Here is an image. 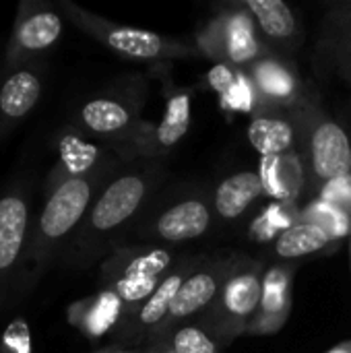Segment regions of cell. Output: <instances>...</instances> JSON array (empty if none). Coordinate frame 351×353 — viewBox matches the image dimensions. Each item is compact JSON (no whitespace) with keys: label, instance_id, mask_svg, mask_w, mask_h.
I'll return each instance as SVG.
<instances>
[{"label":"cell","instance_id":"14","mask_svg":"<svg viewBox=\"0 0 351 353\" xmlns=\"http://www.w3.org/2000/svg\"><path fill=\"white\" fill-rule=\"evenodd\" d=\"M178 263L180 261L172 248L151 244H122L101 261L99 283L101 288H112L126 281L163 279Z\"/></svg>","mask_w":351,"mask_h":353},{"label":"cell","instance_id":"15","mask_svg":"<svg viewBox=\"0 0 351 353\" xmlns=\"http://www.w3.org/2000/svg\"><path fill=\"white\" fill-rule=\"evenodd\" d=\"M197 259L186 256L182 259L157 285V290L151 294V298L130 316L124 319V323L120 325V329L116 331L118 337H122L128 343H141L147 339L163 325V321L168 319L170 306L174 302V298L178 296L182 283L186 281V277L192 273V269L197 267Z\"/></svg>","mask_w":351,"mask_h":353},{"label":"cell","instance_id":"10","mask_svg":"<svg viewBox=\"0 0 351 353\" xmlns=\"http://www.w3.org/2000/svg\"><path fill=\"white\" fill-rule=\"evenodd\" d=\"M31 223V194L19 182L0 196V310L21 275Z\"/></svg>","mask_w":351,"mask_h":353},{"label":"cell","instance_id":"2","mask_svg":"<svg viewBox=\"0 0 351 353\" xmlns=\"http://www.w3.org/2000/svg\"><path fill=\"white\" fill-rule=\"evenodd\" d=\"M122 165L124 161L120 157L112 159L99 170L81 178H72L58 186L52 194L43 196L41 211L33 217L31 223L27 252L14 285V294L29 292L41 279L48 267L64 254L81 230L95 199Z\"/></svg>","mask_w":351,"mask_h":353},{"label":"cell","instance_id":"18","mask_svg":"<svg viewBox=\"0 0 351 353\" xmlns=\"http://www.w3.org/2000/svg\"><path fill=\"white\" fill-rule=\"evenodd\" d=\"M244 70L259 93V112L265 110V101L269 108L283 105L292 110L304 99L300 93V77L296 68L279 56L269 54Z\"/></svg>","mask_w":351,"mask_h":353},{"label":"cell","instance_id":"16","mask_svg":"<svg viewBox=\"0 0 351 353\" xmlns=\"http://www.w3.org/2000/svg\"><path fill=\"white\" fill-rule=\"evenodd\" d=\"M296 263H279L265 271L263 298L259 312L248 329V335H275L283 329L292 312V288H294Z\"/></svg>","mask_w":351,"mask_h":353},{"label":"cell","instance_id":"29","mask_svg":"<svg viewBox=\"0 0 351 353\" xmlns=\"http://www.w3.org/2000/svg\"><path fill=\"white\" fill-rule=\"evenodd\" d=\"M319 199H323V201L335 205L337 209H341L345 215H350L351 217V174L350 176H343V178H337V180L329 182V184L321 190Z\"/></svg>","mask_w":351,"mask_h":353},{"label":"cell","instance_id":"27","mask_svg":"<svg viewBox=\"0 0 351 353\" xmlns=\"http://www.w3.org/2000/svg\"><path fill=\"white\" fill-rule=\"evenodd\" d=\"M197 48L203 56L217 60V64H228L225 54V19L223 12H217L209 21L199 27L197 33Z\"/></svg>","mask_w":351,"mask_h":353},{"label":"cell","instance_id":"21","mask_svg":"<svg viewBox=\"0 0 351 353\" xmlns=\"http://www.w3.org/2000/svg\"><path fill=\"white\" fill-rule=\"evenodd\" d=\"M223 12L225 19V54H228V64L246 68L252 62L269 56L271 52L263 43L261 35L257 33L254 19L250 12L244 8L242 2L228 6Z\"/></svg>","mask_w":351,"mask_h":353},{"label":"cell","instance_id":"1","mask_svg":"<svg viewBox=\"0 0 351 353\" xmlns=\"http://www.w3.org/2000/svg\"><path fill=\"white\" fill-rule=\"evenodd\" d=\"M166 178L168 170L159 159L124 163L95 199L81 230L62 254L64 263L83 269L122 246L145 207L163 188Z\"/></svg>","mask_w":351,"mask_h":353},{"label":"cell","instance_id":"26","mask_svg":"<svg viewBox=\"0 0 351 353\" xmlns=\"http://www.w3.org/2000/svg\"><path fill=\"white\" fill-rule=\"evenodd\" d=\"M168 339L176 353H219L221 350V343L203 325H178Z\"/></svg>","mask_w":351,"mask_h":353},{"label":"cell","instance_id":"20","mask_svg":"<svg viewBox=\"0 0 351 353\" xmlns=\"http://www.w3.org/2000/svg\"><path fill=\"white\" fill-rule=\"evenodd\" d=\"M319 58L335 77L351 85V2H339L325 12Z\"/></svg>","mask_w":351,"mask_h":353},{"label":"cell","instance_id":"22","mask_svg":"<svg viewBox=\"0 0 351 353\" xmlns=\"http://www.w3.org/2000/svg\"><path fill=\"white\" fill-rule=\"evenodd\" d=\"M265 194L263 178L254 170H242L223 178L213 190V211L215 217L223 221H234L242 217L250 205H254Z\"/></svg>","mask_w":351,"mask_h":353},{"label":"cell","instance_id":"25","mask_svg":"<svg viewBox=\"0 0 351 353\" xmlns=\"http://www.w3.org/2000/svg\"><path fill=\"white\" fill-rule=\"evenodd\" d=\"M300 221H308V223H317L323 230H327L331 234L333 240L345 238L351 234V217L345 215L341 209H337L335 205L323 201V199H314L308 201L302 209H300Z\"/></svg>","mask_w":351,"mask_h":353},{"label":"cell","instance_id":"7","mask_svg":"<svg viewBox=\"0 0 351 353\" xmlns=\"http://www.w3.org/2000/svg\"><path fill=\"white\" fill-rule=\"evenodd\" d=\"M145 103V79L139 74H128L81 101L70 124L99 143L114 145L141 124Z\"/></svg>","mask_w":351,"mask_h":353},{"label":"cell","instance_id":"33","mask_svg":"<svg viewBox=\"0 0 351 353\" xmlns=\"http://www.w3.org/2000/svg\"><path fill=\"white\" fill-rule=\"evenodd\" d=\"M350 265H351V236H350Z\"/></svg>","mask_w":351,"mask_h":353},{"label":"cell","instance_id":"12","mask_svg":"<svg viewBox=\"0 0 351 353\" xmlns=\"http://www.w3.org/2000/svg\"><path fill=\"white\" fill-rule=\"evenodd\" d=\"M46 58L0 68V141L35 110L46 89Z\"/></svg>","mask_w":351,"mask_h":353},{"label":"cell","instance_id":"19","mask_svg":"<svg viewBox=\"0 0 351 353\" xmlns=\"http://www.w3.org/2000/svg\"><path fill=\"white\" fill-rule=\"evenodd\" d=\"M126 316L124 302L112 292L101 288L97 294L72 302L66 310L70 327L81 335L95 341L108 333H116Z\"/></svg>","mask_w":351,"mask_h":353},{"label":"cell","instance_id":"11","mask_svg":"<svg viewBox=\"0 0 351 353\" xmlns=\"http://www.w3.org/2000/svg\"><path fill=\"white\" fill-rule=\"evenodd\" d=\"M52 143L56 161L43 178V196L52 194L64 182L87 176L112 159H118V155L106 143L87 137L70 122L56 130Z\"/></svg>","mask_w":351,"mask_h":353},{"label":"cell","instance_id":"3","mask_svg":"<svg viewBox=\"0 0 351 353\" xmlns=\"http://www.w3.org/2000/svg\"><path fill=\"white\" fill-rule=\"evenodd\" d=\"M290 112L304 168V192L314 201L329 182L351 174V137L314 99L304 97Z\"/></svg>","mask_w":351,"mask_h":353},{"label":"cell","instance_id":"30","mask_svg":"<svg viewBox=\"0 0 351 353\" xmlns=\"http://www.w3.org/2000/svg\"><path fill=\"white\" fill-rule=\"evenodd\" d=\"M145 347L151 353H176L174 352V347L170 345L168 335H155V337H151V339L145 343Z\"/></svg>","mask_w":351,"mask_h":353},{"label":"cell","instance_id":"24","mask_svg":"<svg viewBox=\"0 0 351 353\" xmlns=\"http://www.w3.org/2000/svg\"><path fill=\"white\" fill-rule=\"evenodd\" d=\"M331 242H333L331 234L321 225L298 221L296 225H292L290 230L281 232L275 238L273 250L281 259V263H294L298 259L325 250Z\"/></svg>","mask_w":351,"mask_h":353},{"label":"cell","instance_id":"4","mask_svg":"<svg viewBox=\"0 0 351 353\" xmlns=\"http://www.w3.org/2000/svg\"><path fill=\"white\" fill-rule=\"evenodd\" d=\"M213 221V194L197 186H178L170 188L168 194L159 190L153 196L130 236L139 244L168 248L207 236Z\"/></svg>","mask_w":351,"mask_h":353},{"label":"cell","instance_id":"13","mask_svg":"<svg viewBox=\"0 0 351 353\" xmlns=\"http://www.w3.org/2000/svg\"><path fill=\"white\" fill-rule=\"evenodd\" d=\"M228 269H230V256L228 259H203V261H199L197 267L192 269V273L182 283L178 296L174 298L170 312H168V319L151 337L170 335L178 325H184L186 321L199 316V312L203 314L215 302V298L221 290V283L228 275Z\"/></svg>","mask_w":351,"mask_h":353},{"label":"cell","instance_id":"32","mask_svg":"<svg viewBox=\"0 0 351 353\" xmlns=\"http://www.w3.org/2000/svg\"><path fill=\"white\" fill-rule=\"evenodd\" d=\"M327 353H351V341H343V343L335 345L333 350H329Z\"/></svg>","mask_w":351,"mask_h":353},{"label":"cell","instance_id":"6","mask_svg":"<svg viewBox=\"0 0 351 353\" xmlns=\"http://www.w3.org/2000/svg\"><path fill=\"white\" fill-rule=\"evenodd\" d=\"M265 271V265L257 259L244 254L230 256V269L221 290L215 302L203 312V327L215 335L221 347L240 335H248L261 306Z\"/></svg>","mask_w":351,"mask_h":353},{"label":"cell","instance_id":"8","mask_svg":"<svg viewBox=\"0 0 351 353\" xmlns=\"http://www.w3.org/2000/svg\"><path fill=\"white\" fill-rule=\"evenodd\" d=\"M192 118V97L186 89H172L163 116L157 124L141 120V124L122 141L108 145L124 163L139 159H159L176 149V145L188 134Z\"/></svg>","mask_w":351,"mask_h":353},{"label":"cell","instance_id":"23","mask_svg":"<svg viewBox=\"0 0 351 353\" xmlns=\"http://www.w3.org/2000/svg\"><path fill=\"white\" fill-rule=\"evenodd\" d=\"M248 141L263 157H281L294 151L298 134L292 116L283 112H257L248 124Z\"/></svg>","mask_w":351,"mask_h":353},{"label":"cell","instance_id":"5","mask_svg":"<svg viewBox=\"0 0 351 353\" xmlns=\"http://www.w3.org/2000/svg\"><path fill=\"white\" fill-rule=\"evenodd\" d=\"M58 10L64 19H68L77 29L85 35L108 48L110 52L128 58V60H178V58H192L199 56V48L190 41L151 31L141 27H130L122 23H114L103 19L97 12H91L70 0H58Z\"/></svg>","mask_w":351,"mask_h":353},{"label":"cell","instance_id":"17","mask_svg":"<svg viewBox=\"0 0 351 353\" xmlns=\"http://www.w3.org/2000/svg\"><path fill=\"white\" fill-rule=\"evenodd\" d=\"M254 19L259 35L273 56L283 58L302 43V31L296 12L283 0H242Z\"/></svg>","mask_w":351,"mask_h":353},{"label":"cell","instance_id":"9","mask_svg":"<svg viewBox=\"0 0 351 353\" xmlns=\"http://www.w3.org/2000/svg\"><path fill=\"white\" fill-rule=\"evenodd\" d=\"M62 33L64 17L56 4L48 0H21L0 68L41 60L62 39Z\"/></svg>","mask_w":351,"mask_h":353},{"label":"cell","instance_id":"34","mask_svg":"<svg viewBox=\"0 0 351 353\" xmlns=\"http://www.w3.org/2000/svg\"><path fill=\"white\" fill-rule=\"evenodd\" d=\"M145 353H151V352H149V350H147V347H145Z\"/></svg>","mask_w":351,"mask_h":353},{"label":"cell","instance_id":"28","mask_svg":"<svg viewBox=\"0 0 351 353\" xmlns=\"http://www.w3.org/2000/svg\"><path fill=\"white\" fill-rule=\"evenodd\" d=\"M0 353H31V329L23 316L12 319L2 331Z\"/></svg>","mask_w":351,"mask_h":353},{"label":"cell","instance_id":"31","mask_svg":"<svg viewBox=\"0 0 351 353\" xmlns=\"http://www.w3.org/2000/svg\"><path fill=\"white\" fill-rule=\"evenodd\" d=\"M93 353H145V347H134V350H120V347H108V350H101V352Z\"/></svg>","mask_w":351,"mask_h":353}]
</instances>
